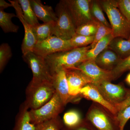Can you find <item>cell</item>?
<instances>
[{
  "label": "cell",
  "mask_w": 130,
  "mask_h": 130,
  "mask_svg": "<svg viewBox=\"0 0 130 130\" xmlns=\"http://www.w3.org/2000/svg\"><path fill=\"white\" fill-rule=\"evenodd\" d=\"M90 49V45L56 53L44 58L52 76L58 70L76 67L85 61L86 53Z\"/></svg>",
  "instance_id": "obj_1"
},
{
  "label": "cell",
  "mask_w": 130,
  "mask_h": 130,
  "mask_svg": "<svg viewBox=\"0 0 130 130\" xmlns=\"http://www.w3.org/2000/svg\"><path fill=\"white\" fill-rule=\"evenodd\" d=\"M101 5L109 19L114 38L120 37L129 40L130 36V22L119 9L117 1H102Z\"/></svg>",
  "instance_id": "obj_2"
},
{
  "label": "cell",
  "mask_w": 130,
  "mask_h": 130,
  "mask_svg": "<svg viewBox=\"0 0 130 130\" xmlns=\"http://www.w3.org/2000/svg\"><path fill=\"white\" fill-rule=\"evenodd\" d=\"M51 82H42L33 84L30 83L26 90L24 102L29 109H36L48 102L55 93Z\"/></svg>",
  "instance_id": "obj_3"
},
{
  "label": "cell",
  "mask_w": 130,
  "mask_h": 130,
  "mask_svg": "<svg viewBox=\"0 0 130 130\" xmlns=\"http://www.w3.org/2000/svg\"><path fill=\"white\" fill-rule=\"evenodd\" d=\"M84 119L97 130H119L116 116L95 103L91 105Z\"/></svg>",
  "instance_id": "obj_4"
},
{
  "label": "cell",
  "mask_w": 130,
  "mask_h": 130,
  "mask_svg": "<svg viewBox=\"0 0 130 130\" xmlns=\"http://www.w3.org/2000/svg\"><path fill=\"white\" fill-rule=\"evenodd\" d=\"M55 12L58 19L54 27L53 35L64 40H71L76 34V27L65 1H60L56 5Z\"/></svg>",
  "instance_id": "obj_5"
},
{
  "label": "cell",
  "mask_w": 130,
  "mask_h": 130,
  "mask_svg": "<svg viewBox=\"0 0 130 130\" xmlns=\"http://www.w3.org/2000/svg\"><path fill=\"white\" fill-rule=\"evenodd\" d=\"M65 106L55 91L53 96L45 105L36 109L29 110L31 121L35 125L59 116Z\"/></svg>",
  "instance_id": "obj_6"
},
{
  "label": "cell",
  "mask_w": 130,
  "mask_h": 130,
  "mask_svg": "<svg viewBox=\"0 0 130 130\" xmlns=\"http://www.w3.org/2000/svg\"><path fill=\"white\" fill-rule=\"evenodd\" d=\"M96 86L105 100L116 109L130 96V89L122 83L115 84L106 81Z\"/></svg>",
  "instance_id": "obj_7"
},
{
  "label": "cell",
  "mask_w": 130,
  "mask_h": 130,
  "mask_svg": "<svg viewBox=\"0 0 130 130\" xmlns=\"http://www.w3.org/2000/svg\"><path fill=\"white\" fill-rule=\"evenodd\" d=\"M22 57L32 71V78L31 83L37 84L46 81L52 83V76L44 58L32 52L23 55Z\"/></svg>",
  "instance_id": "obj_8"
},
{
  "label": "cell",
  "mask_w": 130,
  "mask_h": 130,
  "mask_svg": "<svg viewBox=\"0 0 130 130\" xmlns=\"http://www.w3.org/2000/svg\"><path fill=\"white\" fill-rule=\"evenodd\" d=\"M73 48L70 40H64L53 35L43 41L37 42L32 52L44 58L53 54Z\"/></svg>",
  "instance_id": "obj_9"
},
{
  "label": "cell",
  "mask_w": 130,
  "mask_h": 130,
  "mask_svg": "<svg viewBox=\"0 0 130 130\" xmlns=\"http://www.w3.org/2000/svg\"><path fill=\"white\" fill-rule=\"evenodd\" d=\"M76 28L81 25L93 21L90 0L65 1Z\"/></svg>",
  "instance_id": "obj_10"
},
{
  "label": "cell",
  "mask_w": 130,
  "mask_h": 130,
  "mask_svg": "<svg viewBox=\"0 0 130 130\" xmlns=\"http://www.w3.org/2000/svg\"><path fill=\"white\" fill-rule=\"evenodd\" d=\"M86 74L93 82L95 86L104 81H111L114 80L111 71H107L100 68L95 60L85 61L76 67Z\"/></svg>",
  "instance_id": "obj_11"
},
{
  "label": "cell",
  "mask_w": 130,
  "mask_h": 130,
  "mask_svg": "<svg viewBox=\"0 0 130 130\" xmlns=\"http://www.w3.org/2000/svg\"><path fill=\"white\" fill-rule=\"evenodd\" d=\"M69 87V93L73 97H80L81 89L89 84H93L90 78L76 67L64 69Z\"/></svg>",
  "instance_id": "obj_12"
},
{
  "label": "cell",
  "mask_w": 130,
  "mask_h": 130,
  "mask_svg": "<svg viewBox=\"0 0 130 130\" xmlns=\"http://www.w3.org/2000/svg\"><path fill=\"white\" fill-rule=\"evenodd\" d=\"M8 1L12 5L17 17L23 24L24 29V37L21 44L22 53L24 55L29 52H33V49L37 42L32 32V27L24 18L21 6L18 0Z\"/></svg>",
  "instance_id": "obj_13"
},
{
  "label": "cell",
  "mask_w": 130,
  "mask_h": 130,
  "mask_svg": "<svg viewBox=\"0 0 130 130\" xmlns=\"http://www.w3.org/2000/svg\"><path fill=\"white\" fill-rule=\"evenodd\" d=\"M52 83L65 106L70 102H76L79 97H73L69 93V87L64 69L58 70L52 74Z\"/></svg>",
  "instance_id": "obj_14"
},
{
  "label": "cell",
  "mask_w": 130,
  "mask_h": 130,
  "mask_svg": "<svg viewBox=\"0 0 130 130\" xmlns=\"http://www.w3.org/2000/svg\"><path fill=\"white\" fill-rule=\"evenodd\" d=\"M79 96L101 105L115 116L118 113L116 108L105 100L96 86L93 84H89L81 89Z\"/></svg>",
  "instance_id": "obj_15"
},
{
  "label": "cell",
  "mask_w": 130,
  "mask_h": 130,
  "mask_svg": "<svg viewBox=\"0 0 130 130\" xmlns=\"http://www.w3.org/2000/svg\"><path fill=\"white\" fill-rule=\"evenodd\" d=\"M31 5L38 20L43 23L56 22L58 19L55 11L52 7L44 5L40 0H30Z\"/></svg>",
  "instance_id": "obj_16"
},
{
  "label": "cell",
  "mask_w": 130,
  "mask_h": 130,
  "mask_svg": "<svg viewBox=\"0 0 130 130\" xmlns=\"http://www.w3.org/2000/svg\"><path fill=\"white\" fill-rule=\"evenodd\" d=\"M121 59L116 53L107 47L96 57L95 61L101 68L111 71Z\"/></svg>",
  "instance_id": "obj_17"
},
{
  "label": "cell",
  "mask_w": 130,
  "mask_h": 130,
  "mask_svg": "<svg viewBox=\"0 0 130 130\" xmlns=\"http://www.w3.org/2000/svg\"><path fill=\"white\" fill-rule=\"evenodd\" d=\"M24 102L20 107L13 130H35L36 125L31 121L29 110Z\"/></svg>",
  "instance_id": "obj_18"
},
{
  "label": "cell",
  "mask_w": 130,
  "mask_h": 130,
  "mask_svg": "<svg viewBox=\"0 0 130 130\" xmlns=\"http://www.w3.org/2000/svg\"><path fill=\"white\" fill-rule=\"evenodd\" d=\"M108 47L116 53L121 59L130 55V40L120 37L114 38Z\"/></svg>",
  "instance_id": "obj_19"
},
{
  "label": "cell",
  "mask_w": 130,
  "mask_h": 130,
  "mask_svg": "<svg viewBox=\"0 0 130 130\" xmlns=\"http://www.w3.org/2000/svg\"><path fill=\"white\" fill-rule=\"evenodd\" d=\"M55 23V21H53L31 26L37 42L43 41L53 36V30Z\"/></svg>",
  "instance_id": "obj_20"
},
{
  "label": "cell",
  "mask_w": 130,
  "mask_h": 130,
  "mask_svg": "<svg viewBox=\"0 0 130 130\" xmlns=\"http://www.w3.org/2000/svg\"><path fill=\"white\" fill-rule=\"evenodd\" d=\"M114 38L112 33L107 35L100 40L93 48L90 49L86 53L85 61L95 60L101 53L108 47L110 42Z\"/></svg>",
  "instance_id": "obj_21"
},
{
  "label": "cell",
  "mask_w": 130,
  "mask_h": 130,
  "mask_svg": "<svg viewBox=\"0 0 130 130\" xmlns=\"http://www.w3.org/2000/svg\"><path fill=\"white\" fill-rule=\"evenodd\" d=\"M14 17H17L16 14L6 12L4 9L0 8V26L5 33H16L18 31L19 27L12 21V19Z\"/></svg>",
  "instance_id": "obj_22"
},
{
  "label": "cell",
  "mask_w": 130,
  "mask_h": 130,
  "mask_svg": "<svg viewBox=\"0 0 130 130\" xmlns=\"http://www.w3.org/2000/svg\"><path fill=\"white\" fill-rule=\"evenodd\" d=\"M21 7L24 18L31 26L39 24V21L31 5L30 0H18Z\"/></svg>",
  "instance_id": "obj_23"
},
{
  "label": "cell",
  "mask_w": 130,
  "mask_h": 130,
  "mask_svg": "<svg viewBox=\"0 0 130 130\" xmlns=\"http://www.w3.org/2000/svg\"><path fill=\"white\" fill-rule=\"evenodd\" d=\"M83 120L84 119L81 118L79 112L73 109L64 114L63 121L64 125L66 126L72 127L81 124Z\"/></svg>",
  "instance_id": "obj_24"
},
{
  "label": "cell",
  "mask_w": 130,
  "mask_h": 130,
  "mask_svg": "<svg viewBox=\"0 0 130 130\" xmlns=\"http://www.w3.org/2000/svg\"><path fill=\"white\" fill-rule=\"evenodd\" d=\"M59 116L36 125L35 130H60L64 125Z\"/></svg>",
  "instance_id": "obj_25"
},
{
  "label": "cell",
  "mask_w": 130,
  "mask_h": 130,
  "mask_svg": "<svg viewBox=\"0 0 130 130\" xmlns=\"http://www.w3.org/2000/svg\"><path fill=\"white\" fill-rule=\"evenodd\" d=\"M93 20L96 24L97 30L94 36V41L90 45L91 49L93 48L96 43L103 38L109 34H113L111 28L106 26L93 18Z\"/></svg>",
  "instance_id": "obj_26"
},
{
  "label": "cell",
  "mask_w": 130,
  "mask_h": 130,
  "mask_svg": "<svg viewBox=\"0 0 130 130\" xmlns=\"http://www.w3.org/2000/svg\"><path fill=\"white\" fill-rule=\"evenodd\" d=\"M94 36H86L76 34L70 40L73 48L83 47L89 46L94 41Z\"/></svg>",
  "instance_id": "obj_27"
},
{
  "label": "cell",
  "mask_w": 130,
  "mask_h": 130,
  "mask_svg": "<svg viewBox=\"0 0 130 130\" xmlns=\"http://www.w3.org/2000/svg\"><path fill=\"white\" fill-rule=\"evenodd\" d=\"M11 47L7 43H3L0 46V72H2L12 56Z\"/></svg>",
  "instance_id": "obj_28"
},
{
  "label": "cell",
  "mask_w": 130,
  "mask_h": 130,
  "mask_svg": "<svg viewBox=\"0 0 130 130\" xmlns=\"http://www.w3.org/2000/svg\"><path fill=\"white\" fill-rule=\"evenodd\" d=\"M130 70V55L128 57L121 59L116 66L111 71L114 79L118 78L124 73Z\"/></svg>",
  "instance_id": "obj_29"
},
{
  "label": "cell",
  "mask_w": 130,
  "mask_h": 130,
  "mask_svg": "<svg viewBox=\"0 0 130 130\" xmlns=\"http://www.w3.org/2000/svg\"><path fill=\"white\" fill-rule=\"evenodd\" d=\"M96 24L93 21L81 25L76 28V33L86 36H95L97 31Z\"/></svg>",
  "instance_id": "obj_30"
},
{
  "label": "cell",
  "mask_w": 130,
  "mask_h": 130,
  "mask_svg": "<svg viewBox=\"0 0 130 130\" xmlns=\"http://www.w3.org/2000/svg\"><path fill=\"white\" fill-rule=\"evenodd\" d=\"M90 9L91 15L94 18L106 26L111 28V25L105 18L101 8L97 2H93Z\"/></svg>",
  "instance_id": "obj_31"
},
{
  "label": "cell",
  "mask_w": 130,
  "mask_h": 130,
  "mask_svg": "<svg viewBox=\"0 0 130 130\" xmlns=\"http://www.w3.org/2000/svg\"><path fill=\"white\" fill-rule=\"evenodd\" d=\"M119 130H124L126 124L130 119V106L119 111L116 116Z\"/></svg>",
  "instance_id": "obj_32"
},
{
  "label": "cell",
  "mask_w": 130,
  "mask_h": 130,
  "mask_svg": "<svg viewBox=\"0 0 130 130\" xmlns=\"http://www.w3.org/2000/svg\"><path fill=\"white\" fill-rule=\"evenodd\" d=\"M117 2L119 9L127 20L130 22V0H119Z\"/></svg>",
  "instance_id": "obj_33"
},
{
  "label": "cell",
  "mask_w": 130,
  "mask_h": 130,
  "mask_svg": "<svg viewBox=\"0 0 130 130\" xmlns=\"http://www.w3.org/2000/svg\"><path fill=\"white\" fill-rule=\"evenodd\" d=\"M60 130H91V125L84 119L81 124L76 126L69 127L64 125Z\"/></svg>",
  "instance_id": "obj_34"
},
{
  "label": "cell",
  "mask_w": 130,
  "mask_h": 130,
  "mask_svg": "<svg viewBox=\"0 0 130 130\" xmlns=\"http://www.w3.org/2000/svg\"><path fill=\"white\" fill-rule=\"evenodd\" d=\"M9 7H13V6L11 3H8L7 2L4 0L0 1V8L5 9Z\"/></svg>",
  "instance_id": "obj_35"
},
{
  "label": "cell",
  "mask_w": 130,
  "mask_h": 130,
  "mask_svg": "<svg viewBox=\"0 0 130 130\" xmlns=\"http://www.w3.org/2000/svg\"><path fill=\"white\" fill-rule=\"evenodd\" d=\"M129 106H130V96L124 102L122 103L118 107L117 109V111L118 112L119 111L122 110V109L124 108H125L126 107Z\"/></svg>",
  "instance_id": "obj_36"
},
{
  "label": "cell",
  "mask_w": 130,
  "mask_h": 130,
  "mask_svg": "<svg viewBox=\"0 0 130 130\" xmlns=\"http://www.w3.org/2000/svg\"><path fill=\"white\" fill-rule=\"evenodd\" d=\"M125 81L126 83L130 85V73L126 76L125 79Z\"/></svg>",
  "instance_id": "obj_37"
},
{
  "label": "cell",
  "mask_w": 130,
  "mask_h": 130,
  "mask_svg": "<svg viewBox=\"0 0 130 130\" xmlns=\"http://www.w3.org/2000/svg\"><path fill=\"white\" fill-rule=\"evenodd\" d=\"M91 130H96V129H95V128H94V127H93V126H92L91 125Z\"/></svg>",
  "instance_id": "obj_38"
},
{
  "label": "cell",
  "mask_w": 130,
  "mask_h": 130,
  "mask_svg": "<svg viewBox=\"0 0 130 130\" xmlns=\"http://www.w3.org/2000/svg\"><path fill=\"white\" fill-rule=\"evenodd\" d=\"M129 40H130V36L129 38Z\"/></svg>",
  "instance_id": "obj_39"
},
{
  "label": "cell",
  "mask_w": 130,
  "mask_h": 130,
  "mask_svg": "<svg viewBox=\"0 0 130 130\" xmlns=\"http://www.w3.org/2000/svg\"></svg>",
  "instance_id": "obj_40"
}]
</instances>
